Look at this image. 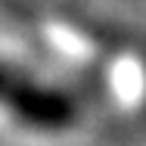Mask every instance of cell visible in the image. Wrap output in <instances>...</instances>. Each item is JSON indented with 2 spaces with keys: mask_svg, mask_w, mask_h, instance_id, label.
Masks as SVG:
<instances>
[{
  "mask_svg": "<svg viewBox=\"0 0 146 146\" xmlns=\"http://www.w3.org/2000/svg\"><path fill=\"white\" fill-rule=\"evenodd\" d=\"M0 103L9 109L13 121L31 131H44V134L68 131L78 121V103L72 93L50 87V84H37L25 75L16 78V84L6 90Z\"/></svg>",
  "mask_w": 146,
  "mask_h": 146,
  "instance_id": "obj_1",
  "label": "cell"
},
{
  "mask_svg": "<svg viewBox=\"0 0 146 146\" xmlns=\"http://www.w3.org/2000/svg\"><path fill=\"white\" fill-rule=\"evenodd\" d=\"M22 72L19 68H13V65H6V62H0V100L6 96V90L16 84V78H19Z\"/></svg>",
  "mask_w": 146,
  "mask_h": 146,
  "instance_id": "obj_2",
  "label": "cell"
}]
</instances>
